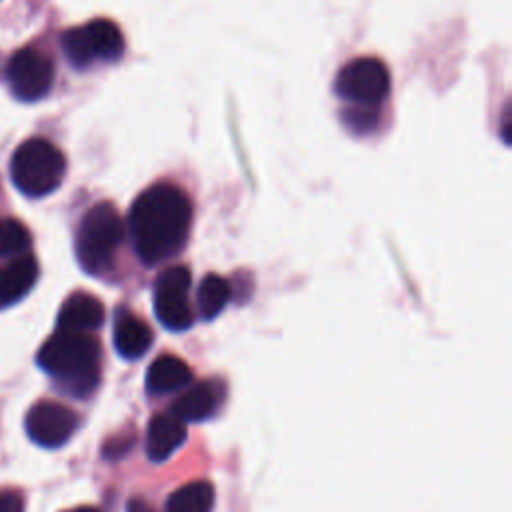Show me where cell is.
I'll return each mask as SVG.
<instances>
[{
	"mask_svg": "<svg viewBox=\"0 0 512 512\" xmlns=\"http://www.w3.org/2000/svg\"><path fill=\"white\" fill-rule=\"evenodd\" d=\"M192 226L188 194L170 182H156L142 190L130 206L126 230L138 260L156 266L180 254Z\"/></svg>",
	"mask_w": 512,
	"mask_h": 512,
	"instance_id": "obj_1",
	"label": "cell"
},
{
	"mask_svg": "<svg viewBox=\"0 0 512 512\" xmlns=\"http://www.w3.org/2000/svg\"><path fill=\"white\" fill-rule=\"evenodd\" d=\"M36 362L74 398L90 396L100 382V342L84 332L56 330L40 346Z\"/></svg>",
	"mask_w": 512,
	"mask_h": 512,
	"instance_id": "obj_2",
	"label": "cell"
},
{
	"mask_svg": "<svg viewBox=\"0 0 512 512\" xmlns=\"http://www.w3.org/2000/svg\"><path fill=\"white\" fill-rule=\"evenodd\" d=\"M126 236V224L110 202L88 208L74 236V252L80 268L90 276L106 274Z\"/></svg>",
	"mask_w": 512,
	"mask_h": 512,
	"instance_id": "obj_3",
	"label": "cell"
},
{
	"mask_svg": "<svg viewBox=\"0 0 512 512\" xmlns=\"http://www.w3.org/2000/svg\"><path fill=\"white\" fill-rule=\"evenodd\" d=\"M64 174V154L44 138H30L22 142L10 160V176L14 186L30 198H42L54 192Z\"/></svg>",
	"mask_w": 512,
	"mask_h": 512,
	"instance_id": "obj_4",
	"label": "cell"
},
{
	"mask_svg": "<svg viewBox=\"0 0 512 512\" xmlns=\"http://www.w3.org/2000/svg\"><path fill=\"white\" fill-rule=\"evenodd\" d=\"M388 92V66L374 56H360L346 62L334 78V94L344 100L350 110L378 114V106L388 98Z\"/></svg>",
	"mask_w": 512,
	"mask_h": 512,
	"instance_id": "obj_5",
	"label": "cell"
},
{
	"mask_svg": "<svg viewBox=\"0 0 512 512\" xmlns=\"http://www.w3.org/2000/svg\"><path fill=\"white\" fill-rule=\"evenodd\" d=\"M66 60L84 70L94 62H116L124 54L122 30L108 18H96L60 36Z\"/></svg>",
	"mask_w": 512,
	"mask_h": 512,
	"instance_id": "obj_6",
	"label": "cell"
},
{
	"mask_svg": "<svg viewBox=\"0 0 512 512\" xmlns=\"http://www.w3.org/2000/svg\"><path fill=\"white\" fill-rule=\"evenodd\" d=\"M192 274L186 266L164 268L154 282V312L160 324L172 332H184L194 324L188 300Z\"/></svg>",
	"mask_w": 512,
	"mask_h": 512,
	"instance_id": "obj_7",
	"label": "cell"
},
{
	"mask_svg": "<svg viewBox=\"0 0 512 512\" xmlns=\"http://www.w3.org/2000/svg\"><path fill=\"white\" fill-rule=\"evenodd\" d=\"M6 80L14 98L22 102H36L52 88L54 64L46 54L34 48H22L10 58L6 66Z\"/></svg>",
	"mask_w": 512,
	"mask_h": 512,
	"instance_id": "obj_8",
	"label": "cell"
},
{
	"mask_svg": "<svg viewBox=\"0 0 512 512\" xmlns=\"http://www.w3.org/2000/svg\"><path fill=\"white\" fill-rule=\"evenodd\" d=\"M32 442L44 448H58L66 444L78 428V414L54 400L36 402L24 420Z\"/></svg>",
	"mask_w": 512,
	"mask_h": 512,
	"instance_id": "obj_9",
	"label": "cell"
},
{
	"mask_svg": "<svg viewBox=\"0 0 512 512\" xmlns=\"http://www.w3.org/2000/svg\"><path fill=\"white\" fill-rule=\"evenodd\" d=\"M102 322H104V304L88 292H74L60 306V312L56 318V330L90 334L92 330H98Z\"/></svg>",
	"mask_w": 512,
	"mask_h": 512,
	"instance_id": "obj_10",
	"label": "cell"
},
{
	"mask_svg": "<svg viewBox=\"0 0 512 512\" xmlns=\"http://www.w3.org/2000/svg\"><path fill=\"white\" fill-rule=\"evenodd\" d=\"M112 340H114L116 352L122 358L138 360L140 356H144L150 350V346L154 342V332L136 314L120 308L114 316Z\"/></svg>",
	"mask_w": 512,
	"mask_h": 512,
	"instance_id": "obj_11",
	"label": "cell"
},
{
	"mask_svg": "<svg viewBox=\"0 0 512 512\" xmlns=\"http://www.w3.org/2000/svg\"><path fill=\"white\" fill-rule=\"evenodd\" d=\"M186 424L166 414H156L146 430V454L152 462H164L186 442Z\"/></svg>",
	"mask_w": 512,
	"mask_h": 512,
	"instance_id": "obj_12",
	"label": "cell"
},
{
	"mask_svg": "<svg viewBox=\"0 0 512 512\" xmlns=\"http://www.w3.org/2000/svg\"><path fill=\"white\" fill-rule=\"evenodd\" d=\"M222 390L216 382H198L190 386L176 402L170 406V414L178 420L186 422H202L208 420L220 406Z\"/></svg>",
	"mask_w": 512,
	"mask_h": 512,
	"instance_id": "obj_13",
	"label": "cell"
},
{
	"mask_svg": "<svg viewBox=\"0 0 512 512\" xmlns=\"http://www.w3.org/2000/svg\"><path fill=\"white\" fill-rule=\"evenodd\" d=\"M38 278V262L34 256H18L0 268V308L12 306L22 300Z\"/></svg>",
	"mask_w": 512,
	"mask_h": 512,
	"instance_id": "obj_14",
	"label": "cell"
},
{
	"mask_svg": "<svg viewBox=\"0 0 512 512\" xmlns=\"http://www.w3.org/2000/svg\"><path fill=\"white\" fill-rule=\"evenodd\" d=\"M190 380H192V370L182 358L172 354H162L148 366L146 390L152 396L170 394L188 386Z\"/></svg>",
	"mask_w": 512,
	"mask_h": 512,
	"instance_id": "obj_15",
	"label": "cell"
},
{
	"mask_svg": "<svg viewBox=\"0 0 512 512\" xmlns=\"http://www.w3.org/2000/svg\"><path fill=\"white\" fill-rule=\"evenodd\" d=\"M214 486L208 480H192L174 490L166 500V512H212Z\"/></svg>",
	"mask_w": 512,
	"mask_h": 512,
	"instance_id": "obj_16",
	"label": "cell"
},
{
	"mask_svg": "<svg viewBox=\"0 0 512 512\" xmlns=\"http://www.w3.org/2000/svg\"><path fill=\"white\" fill-rule=\"evenodd\" d=\"M232 298V286L226 278L218 274H206L198 286L196 302H198V312L204 320L216 318L226 304Z\"/></svg>",
	"mask_w": 512,
	"mask_h": 512,
	"instance_id": "obj_17",
	"label": "cell"
},
{
	"mask_svg": "<svg viewBox=\"0 0 512 512\" xmlns=\"http://www.w3.org/2000/svg\"><path fill=\"white\" fill-rule=\"evenodd\" d=\"M30 244V234L26 226L14 218L0 220V258L22 252Z\"/></svg>",
	"mask_w": 512,
	"mask_h": 512,
	"instance_id": "obj_18",
	"label": "cell"
},
{
	"mask_svg": "<svg viewBox=\"0 0 512 512\" xmlns=\"http://www.w3.org/2000/svg\"><path fill=\"white\" fill-rule=\"evenodd\" d=\"M132 446V436H122V438H112L110 442L104 444V450L102 454L108 458V460H116L120 456H124Z\"/></svg>",
	"mask_w": 512,
	"mask_h": 512,
	"instance_id": "obj_19",
	"label": "cell"
},
{
	"mask_svg": "<svg viewBox=\"0 0 512 512\" xmlns=\"http://www.w3.org/2000/svg\"><path fill=\"white\" fill-rule=\"evenodd\" d=\"M22 498L16 492H0V512H22Z\"/></svg>",
	"mask_w": 512,
	"mask_h": 512,
	"instance_id": "obj_20",
	"label": "cell"
},
{
	"mask_svg": "<svg viewBox=\"0 0 512 512\" xmlns=\"http://www.w3.org/2000/svg\"><path fill=\"white\" fill-rule=\"evenodd\" d=\"M126 512H156V510L142 498H130L126 504Z\"/></svg>",
	"mask_w": 512,
	"mask_h": 512,
	"instance_id": "obj_21",
	"label": "cell"
},
{
	"mask_svg": "<svg viewBox=\"0 0 512 512\" xmlns=\"http://www.w3.org/2000/svg\"><path fill=\"white\" fill-rule=\"evenodd\" d=\"M66 512H100V510H98V508H92V506H80V508L66 510Z\"/></svg>",
	"mask_w": 512,
	"mask_h": 512,
	"instance_id": "obj_22",
	"label": "cell"
}]
</instances>
